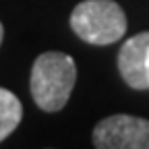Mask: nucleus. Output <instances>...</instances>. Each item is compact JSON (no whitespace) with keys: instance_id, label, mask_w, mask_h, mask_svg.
Segmentation results:
<instances>
[{"instance_id":"f257e3e1","label":"nucleus","mask_w":149,"mask_h":149,"mask_svg":"<svg viewBox=\"0 0 149 149\" xmlns=\"http://www.w3.org/2000/svg\"><path fill=\"white\" fill-rule=\"evenodd\" d=\"M77 81V66L68 54L44 52L35 58L31 68V95L44 112H58L66 106Z\"/></svg>"},{"instance_id":"f03ea898","label":"nucleus","mask_w":149,"mask_h":149,"mask_svg":"<svg viewBox=\"0 0 149 149\" xmlns=\"http://www.w3.org/2000/svg\"><path fill=\"white\" fill-rule=\"evenodd\" d=\"M70 27L83 42L108 46L126 33V15L112 0H83L70 13Z\"/></svg>"},{"instance_id":"7ed1b4c3","label":"nucleus","mask_w":149,"mask_h":149,"mask_svg":"<svg viewBox=\"0 0 149 149\" xmlns=\"http://www.w3.org/2000/svg\"><path fill=\"white\" fill-rule=\"evenodd\" d=\"M97 149H149V120L128 114L108 116L93 128Z\"/></svg>"},{"instance_id":"39448f33","label":"nucleus","mask_w":149,"mask_h":149,"mask_svg":"<svg viewBox=\"0 0 149 149\" xmlns=\"http://www.w3.org/2000/svg\"><path fill=\"white\" fill-rule=\"evenodd\" d=\"M23 118V106L13 91L0 87V141H4Z\"/></svg>"},{"instance_id":"0eeeda50","label":"nucleus","mask_w":149,"mask_h":149,"mask_svg":"<svg viewBox=\"0 0 149 149\" xmlns=\"http://www.w3.org/2000/svg\"><path fill=\"white\" fill-rule=\"evenodd\" d=\"M147 79H149V54H147Z\"/></svg>"},{"instance_id":"20e7f679","label":"nucleus","mask_w":149,"mask_h":149,"mask_svg":"<svg viewBox=\"0 0 149 149\" xmlns=\"http://www.w3.org/2000/svg\"><path fill=\"white\" fill-rule=\"evenodd\" d=\"M147 54H149V31H141L122 44L118 52V70L128 87L149 89L147 79Z\"/></svg>"},{"instance_id":"423d86ee","label":"nucleus","mask_w":149,"mask_h":149,"mask_svg":"<svg viewBox=\"0 0 149 149\" xmlns=\"http://www.w3.org/2000/svg\"><path fill=\"white\" fill-rule=\"evenodd\" d=\"M2 35H4V29H2V23H0V44H2Z\"/></svg>"}]
</instances>
